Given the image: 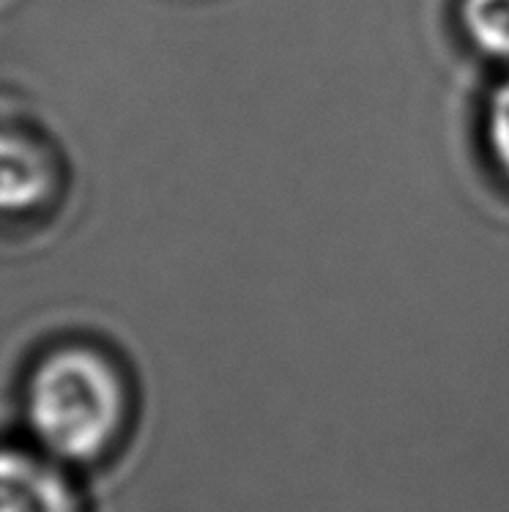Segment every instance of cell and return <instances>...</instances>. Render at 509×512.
Masks as SVG:
<instances>
[{"label":"cell","instance_id":"obj_5","mask_svg":"<svg viewBox=\"0 0 509 512\" xmlns=\"http://www.w3.org/2000/svg\"><path fill=\"white\" fill-rule=\"evenodd\" d=\"M488 137L493 154L509 173V80L496 88L488 110Z\"/></svg>","mask_w":509,"mask_h":512},{"label":"cell","instance_id":"obj_3","mask_svg":"<svg viewBox=\"0 0 509 512\" xmlns=\"http://www.w3.org/2000/svg\"><path fill=\"white\" fill-rule=\"evenodd\" d=\"M0 512H74V499L47 463L0 450Z\"/></svg>","mask_w":509,"mask_h":512},{"label":"cell","instance_id":"obj_4","mask_svg":"<svg viewBox=\"0 0 509 512\" xmlns=\"http://www.w3.org/2000/svg\"><path fill=\"white\" fill-rule=\"evenodd\" d=\"M463 22L477 47L493 58H509V0H466Z\"/></svg>","mask_w":509,"mask_h":512},{"label":"cell","instance_id":"obj_1","mask_svg":"<svg viewBox=\"0 0 509 512\" xmlns=\"http://www.w3.org/2000/svg\"><path fill=\"white\" fill-rule=\"evenodd\" d=\"M28 425L44 450L63 460H91L113 441L124 389L107 359L88 348H61L33 370Z\"/></svg>","mask_w":509,"mask_h":512},{"label":"cell","instance_id":"obj_2","mask_svg":"<svg viewBox=\"0 0 509 512\" xmlns=\"http://www.w3.org/2000/svg\"><path fill=\"white\" fill-rule=\"evenodd\" d=\"M58 170L36 140L0 132V214H31L55 192Z\"/></svg>","mask_w":509,"mask_h":512}]
</instances>
